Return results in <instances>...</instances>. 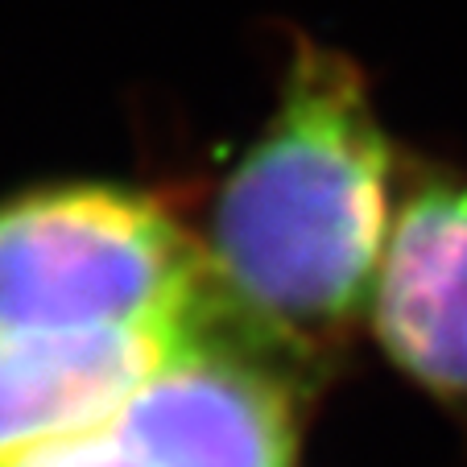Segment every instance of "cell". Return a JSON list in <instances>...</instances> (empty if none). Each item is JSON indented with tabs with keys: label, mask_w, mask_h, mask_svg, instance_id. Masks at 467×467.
Wrapping results in <instances>:
<instances>
[{
	"label": "cell",
	"mask_w": 467,
	"mask_h": 467,
	"mask_svg": "<svg viewBox=\"0 0 467 467\" xmlns=\"http://www.w3.org/2000/svg\"><path fill=\"white\" fill-rule=\"evenodd\" d=\"M389 240V141L356 62L302 46L212 212L223 327L261 352H315L360 315Z\"/></svg>",
	"instance_id": "6da1fadb"
},
{
	"label": "cell",
	"mask_w": 467,
	"mask_h": 467,
	"mask_svg": "<svg viewBox=\"0 0 467 467\" xmlns=\"http://www.w3.org/2000/svg\"><path fill=\"white\" fill-rule=\"evenodd\" d=\"M207 248L141 191L42 186L0 203V336H215Z\"/></svg>",
	"instance_id": "7a4b0ae2"
},
{
	"label": "cell",
	"mask_w": 467,
	"mask_h": 467,
	"mask_svg": "<svg viewBox=\"0 0 467 467\" xmlns=\"http://www.w3.org/2000/svg\"><path fill=\"white\" fill-rule=\"evenodd\" d=\"M158 467H294L290 389L253 348H178L108 414Z\"/></svg>",
	"instance_id": "3957f363"
},
{
	"label": "cell",
	"mask_w": 467,
	"mask_h": 467,
	"mask_svg": "<svg viewBox=\"0 0 467 467\" xmlns=\"http://www.w3.org/2000/svg\"><path fill=\"white\" fill-rule=\"evenodd\" d=\"M372 323L406 377L467 406V178H434L397 212Z\"/></svg>",
	"instance_id": "277c9868"
},
{
	"label": "cell",
	"mask_w": 467,
	"mask_h": 467,
	"mask_svg": "<svg viewBox=\"0 0 467 467\" xmlns=\"http://www.w3.org/2000/svg\"><path fill=\"white\" fill-rule=\"evenodd\" d=\"M194 339L207 336H0V463L108 418Z\"/></svg>",
	"instance_id": "5b68a950"
},
{
	"label": "cell",
	"mask_w": 467,
	"mask_h": 467,
	"mask_svg": "<svg viewBox=\"0 0 467 467\" xmlns=\"http://www.w3.org/2000/svg\"><path fill=\"white\" fill-rule=\"evenodd\" d=\"M0 467H158L141 447H132L108 418L79 431L54 434V439L37 442V447L13 455Z\"/></svg>",
	"instance_id": "8992f818"
}]
</instances>
